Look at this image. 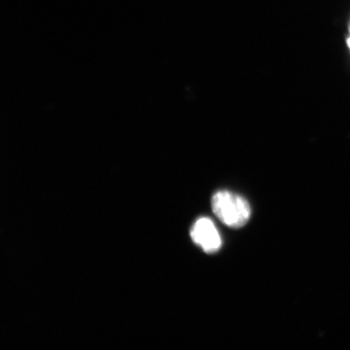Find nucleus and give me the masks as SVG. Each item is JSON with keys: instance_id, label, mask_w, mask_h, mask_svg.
Masks as SVG:
<instances>
[{"instance_id": "obj_1", "label": "nucleus", "mask_w": 350, "mask_h": 350, "mask_svg": "<svg viewBox=\"0 0 350 350\" xmlns=\"http://www.w3.org/2000/svg\"><path fill=\"white\" fill-rule=\"evenodd\" d=\"M211 206L216 217L228 227L238 229L250 221L251 208L247 200L230 191L215 193Z\"/></svg>"}, {"instance_id": "obj_2", "label": "nucleus", "mask_w": 350, "mask_h": 350, "mask_svg": "<svg viewBox=\"0 0 350 350\" xmlns=\"http://www.w3.org/2000/svg\"><path fill=\"white\" fill-rule=\"evenodd\" d=\"M191 238L207 254L217 252L222 245V239L217 228L211 219L206 217L196 221L191 230Z\"/></svg>"}, {"instance_id": "obj_3", "label": "nucleus", "mask_w": 350, "mask_h": 350, "mask_svg": "<svg viewBox=\"0 0 350 350\" xmlns=\"http://www.w3.org/2000/svg\"><path fill=\"white\" fill-rule=\"evenodd\" d=\"M347 48H349V50L350 52V34H349V38L347 39Z\"/></svg>"}, {"instance_id": "obj_4", "label": "nucleus", "mask_w": 350, "mask_h": 350, "mask_svg": "<svg viewBox=\"0 0 350 350\" xmlns=\"http://www.w3.org/2000/svg\"><path fill=\"white\" fill-rule=\"evenodd\" d=\"M349 34H350V22H349Z\"/></svg>"}]
</instances>
